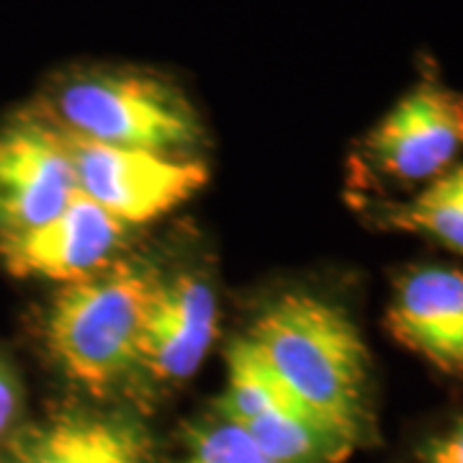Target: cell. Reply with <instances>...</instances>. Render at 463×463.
<instances>
[{
    "mask_svg": "<svg viewBox=\"0 0 463 463\" xmlns=\"http://www.w3.org/2000/svg\"><path fill=\"white\" fill-rule=\"evenodd\" d=\"M248 340L309 412L361 448L373 438V361L347 307L286 294L265 307Z\"/></svg>",
    "mask_w": 463,
    "mask_h": 463,
    "instance_id": "6da1fadb",
    "label": "cell"
},
{
    "mask_svg": "<svg viewBox=\"0 0 463 463\" xmlns=\"http://www.w3.org/2000/svg\"><path fill=\"white\" fill-rule=\"evenodd\" d=\"M39 109L60 129L111 147L188 157L206 139L183 85L149 67H70L47 85Z\"/></svg>",
    "mask_w": 463,
    "mask_h": 463,
    "instance_id": "7a4b0ae2",
    "label": "cell"
},
{
    "mask_svg": "<svg viewBox=\"0 0 463 463\" xmlns=\"http://www.w3.org/2000/svg\"><path fill=\"white\" fill-rule=\"evenodd\" d=\"M157 279L142 260H116L57 291L47 315V347L67 379L103 394L132 376Z\"/></svg>",
    "mask_w": 463,
    "mask_h": 463,
    "instance_id": "3957f363",
    "label": "cell"
},
{
    "mask_svg": "<svg viewBox=\"0 0 463 463\" xmlns=\"http://www.w3.org/2000/svg\"><path fill=\"white\" fill-rule=\"evenodd\" d=\"M463 155V90L448 85L430 57L355 147L361 191L371 183L414 188L458 165Z\"/></svg>",
    "mask_w": 463,
    "mask_h": 463,
    "instance_id": "277c9868",
    "label": "cell"
},
{
    "mask_svg": "<svg viewBox=\"0 0 463 463\" xmlns=\"http://www.w3.org/2000/svg\"><path fill=\"white\" fill-rule=\"evenodd\" d=\"M65 132V129H62ZM78 191L129 227L155 222L191 201L209 181L196 157L111 147L65 132Z\"/></svg>",
    "mask_w": 463,
    "mask_h": 463,
    "instance_id": "5b68a950",
    "label": "cell"
},
{
    "mask_svg": "<svg viewBox=\"0 0 463 463\" xmlns=\"http://www.w3.org/2000/svg\"><path fill=\"white\" fill-rule=\"evenodd\" d=\"M75 191L65 132L39 106L0 124V245L50 222Z\"/></svg>",
    "mask_w": 463,
    "mask_h": 463,
    "instance_id": "8992f818",
    "label": "cell"
},
{
    "mask_svg": "<svg viewBox=\"0 0 463 463\" xmlns=\"http://www.w3.org/2000/svg\"><path fill=\"white\" fill-rule=\"evenodd\" d=\"M129 232V224L75 191L65 209L50 222L0 245V260L18 279H42L67 286L114 265Z\"/></svg>",
    "mask_w": 463,
    "mask_h": 463,
    "instance_id": "52a82bcc",
    "label": "cell"
},
{
    "mask_svg": "<svg viewBox=\"0 0 463 463\" xmlns=\"http://www.w3.org/2000/svg\"><path fill=\"white\" fill-rule=\"evenodd\" d=\"M389 337L435 368L463 381V270L446 263L402 268L383 312Z\"/></svg>",
    "mask_w": 463,
    "mask_h": 463,
    "instance_id": "ba28073f",
    "label": "cell"
},
{
    "mask_svg": "<svg viewBox=\"0 0 463 463\" xmlns=\"http://www.w3.org/2000/svg\"><path fill=\"white\" fill-rule=\"evenodd\" d=\"M216 294L196 273L157 279L139 340L137 371L152 386L188 381L216 337Z\"/></svg>",
    "mask_w": 463,
    "mask_h": 463,
    "instance_id": "9c48e42d",
    "label": "cell"
},
{
    "mask_svg": "<svg viewBox=\"0 0 463 463\" xmlns=\"http://www.w3.org/2000/svg\"><path fill=\"white\" fill-rule=\"evenodd\" d=\"M8 463H152V443L127 417L60 412L21 432Z\"/></svg>",
    "mask_w": 463,
    "mask_h": 463,
    "instance_id": "30bf717a",
    "label": "cell"
},
{
    "mask_svg": "<svg viewBox=\"0 0 463 463\" xmlns=\"http://www.w3.org/2000/svg\"><path fill=\"white\" fill-rule=\"evenodd\" d=\"M353 206L376 230L414 234L463 258V163L407 199L358 194Z\"/></svg>",
    "mask_w": 463,
    "mask_h": 463,
    "instance_id": "8fae6325",
    "label": "cell"
},
{
    "mask_svg": "<svg viewBox=\"0 0 463 463\" xmlns=\"http://www.w3.org/2000/svg\"><path fill=\"white\" fill-rule=\"evenodd\" d=\"M288 407L304 404L283 386L248 337L234 340L227 353V389L216 404V412L227 414L234 422H248Z\"/></svg>",
    "mask_w": 463,
    "mask_h": 463,
    "instance_id": "7c38bea8",
    "label": "cell"
},
{
    "mask_svg": "<svg viewBox=\"0 0 463 463\" xmlns=\"http://www.w3.org/2000/svg\"><path fill=\"white\" fill-rule=\"evenodd\" d=\"M183 463H276L265 456L242 425L216 412L188 432Z\"/></svg>",
    "mask_w": 463,
    "mask_h": 463,
    "instance_id": "4fadbf2b",
    "label": "cell"
},
{
    "mask_svg": "<svg viewBox=\"0 0 463 463\" xmlns=\"http://www.w3.org/2000/svg\"><path fill=\"white\" fill-rule=\"evenodd\" d=\"M412 463H463V407L422 438L414 448Z\"/></svg>",
    "mask_w": 463,
    "mask_h": 463,
    "instance_id": "5bb4252c",
    "label": "cell"
},
{
    "mask_svg": "<svg viewBox=\"0 0 463 463\" xmlns=\"http://www.w3.org/2000/svg\"><path fill=\"white\" fill-rule=\"evenodd\" d=\"M18 412H21V383L8 361L0 358V438L14 428Z\"/></svg>",
    "mask_w": 463,
    "mask_h": 463,
    "instance_id": "9a60e30c",
    "label": "cell"
}]
</instances>
